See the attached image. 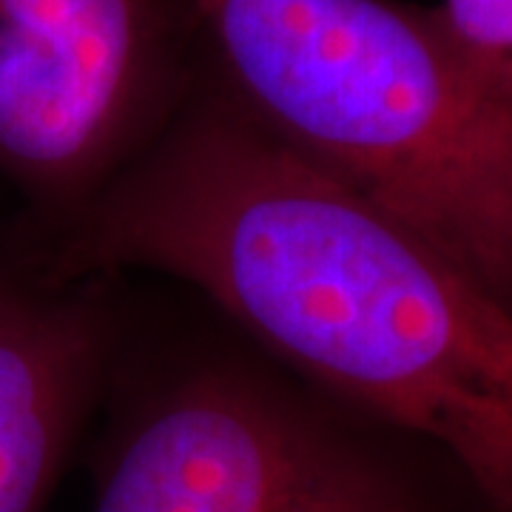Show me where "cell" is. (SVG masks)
Here are the masks:
<instances>
[{
	"label": "cell",
	"mask_w": 512,
	"mask_h": 512,
	"mask_svg": "<svg viewBox=\"0 0 512 512\" xmlns=\"http://www.w3.org/2000/svg\"><path fill=\"white\" fill-rule=\"evenodd\" d=\"M49 251L63 274L197 288L293 376L444 453L484 512H512L510 308L279 146L211 72Z\"/></svg>",
	"instance_id": "6da1fadb"
},
{
	"label": "cell",
	"mask_w": 512,
	"mask_h": 512,
	"mask_svg": "<svg viewBox=\"0 0 512 512\" xmlns=\"http://www.w3.org/2000/svg\"><path fill=\"white\" fill-rule=\"evenodd\" d=\"M265 134L512 311V109L402 0H183Z\"/></svg>",
	"instance_id": "7a4b0ae2"
},
{
	"label": "cell",
	"mask_w": 512,
	"mask_h": 512,
	"mask_svg": "<svg viewBox=\"0 0 512 512\" xmlns=\"http://www.w3.org/2000/svg\"><path fill=\"white\" fill-rule=\"evenodd\" d=\"M92 512H484L427 441L271 367L214 356L111 421Z\"/></svg>",
	"instance_id": "3957f363"
},
{
	"label": "cell",
	"mask_w": 512,
	"mask_h": 512,
	"mask_svg": "<svg viewBox=\"0 0 512 512\" xmlns=\"http://www.w3.org/2000/svg\"><path fill=\"white\" fill-rule=\"evenodd\" d=\"M197 23L183 0H0V177L60 228L180 111Z\"/></svg>",
	"instance_id": "277c9868"
},
{
	"label": "cell",
	"mask_w": 512,
	"mask_h": 512,
	"mask_svg": "<svg viewBox=\"0 0 512 512\" xmlns=\"http://www.w3.org/2000/svg\"><path fill=\"white\" fill-rule=\"evenodd\" d=\"M111 345L92 276L63 274L43 231L3 234L0 512H49L100 399Z\"/></svg>",
	"instance_id": "5b68a950"
},
{
	"label": "cell",
	"mask_w": 512,
	"mask_h": 512,
	"mask_svg": "<svg viewBox=\"0 0 512 512\" xmlns=\"http://www.w3.org/2000/svg\"><path fill=\"white\" fill-rule=\"evenodd\" d=\"M433 9L470 69L507 103L512 92V0H441Z\"/></svg>",
	"instance_id": "8992f818"
},
{
	"label": "cell",
	"mask_w": 512,
	"mask_h": 512,
	"mask_svg": "<svg viewBox=\"0 0 512 512\" xmlns=\"http://www.w3.org/2000/svg\"><path fill=\"white\" fill-rule=\"evenodd\" d=\"M507 106H510V109H512V92L507 94Z\"/></svg>",
	"instance_id": "52a82bcc"
}]
</instances>
